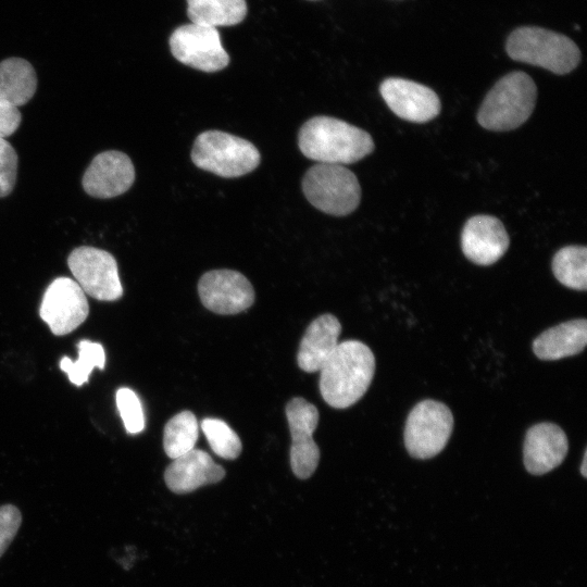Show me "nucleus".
<instances>
[{
  "mask_svg": "<svg viewBox=\"0 0 587 587\" xmlns=\"http://www.w3.org/2000/svg\"><path fill=\"white\" fill-rule=\"evenodd\" d=\"M187 14L191 23L211 27L233 26L247 14L246 0H187Z\"/></svg>",
  "mask_w": 587,
  "mask_h": 587,
  "instance_id": "obj_21",
  "label": "nucleus"
},
{
  "mask_svg": "<svg viewBox=\"0 0 587 587\" xmlns=\"http://www.w3.org/2000/svg\"><path fill=\"white\" fill-rule=\"evenodd\" d=\"M225 476V470L200 449H191L174 459L166 467L164 480L175 494H187L201 486L215 484Z\"/></svg>",
  "mask_w": 587,
  "mask_h": 587,
  "instance_id": "obj_17",
  "label": "nucleus"
},
{
  "mask_svg": "<svg viewBox=\"0 0 587 587\" xmlns=\"http://www.w3.org/2000/svg\"><path fill=\"white\" fill-rule=\"evenodd\" d=\"M567 449V437L561 427L547 422L536 424L524 440L525 469L534 475L546 474L563 462Z\"/></svg>",
  "mask_w": 587,
  "mask_h": 587,
  "instance_id": "obj_16",
  "label": "nucleus"
},
{
  "mask_svg": "<svg viewBox=\"0 0 587 587\" xmlns=\"http://www.w3.org/2000/svg\"><path fill=\"white\" fill-rule=\"evenodd\" d=\"M202 304L216 314H237L254 302L251 283L234 270H212L204 273L198 283Z\"/></svg>",
  "mask_w": 587,
  "mask_h": 587,
  "instance_id": "obj_12",
  "label": "nucleus"
},
{
  "mask_svg": "<svg viewBox=\"0 0 587 587\" xmlns=\"http://www.w3.org/2000/svg\"><path fill=\"white\" fill-rule=\"evenodd\" d=\"M196 166L222 177H238L260 163L259 150L250 141L221 130L198 135L191 150Z\"/></svg>",
  "mask_w": 587,
  "mask_h": 587,
  "instance_id": "obj_5",
  "label": "nucleus"
},
{
  "mask_svg": "<svg viewBox=\"0 0 587 587\" xmlns=\"http://www.w3.org/2000/svg\"><path fill=\"white\" fill-rule=\"evenodd\" d=\"M285 411L291 435V470L298 478L305 479L314 473L320 461V449L312 437L319 424V411L300 397L288 401Z\"/></svg>",
  "mask_w": 587,
  "mask_h": 587,
  "instance_id": "obj_11",
  "label": "nucleus"
},
{
  "mask_svg": "<svg viewBox=\"0 0 587 587\" xmlns=\"http://www.w3.org/2000/svg\"><path fill=\"white\" fill-rule=\"evenodd\" d=\"M320 391L327 404L346 409L366 392L375 372L372 350L359 340H346L320 370Z\"/></svg>",
  "mask_w": 587,
  "mask_h": 587,
  "instance_id": "obj_1",
  "label": "nucleus"
},
{
  "mask_svg": "<svg viewBox=\"0 0 587 587\" xmlns=\"http://www.w3.org/2000/svg\"><path fill=\"white\" fill-rule=\"evenodd\" d=\"M299 149L307 158L326 164H351L372 153L371 135L330 116L308 120L298 135Z\"/></svg>",
  "mask_w": 587,
  "mask_h": 587,
  "instance_id": "obj_2",
  "label": "nucleus"
},
{
  "mask_svg": "<svg viewBox=\"0 0 587 587\" xmlns=\"http://www.w3.org/2000/svg\"><path fill=\"white\" fill-rule=\"evenodd\" d=\"M552 271L555 278L564 286L586 290L587 288V249L584 246H566L553 257Z\"/></svg>",
  "mask_w": 587,
  "mask_h": 587,
  "instance_id": "obj_22",
  "label": "nucleus"
},
{
  "mask_svg": "<svg viewBox=\"0 0 587 587\" xmlns=\"http://www.w3.org/2000/svg\"><path fill=\"white\" fill-rule=\"evenodd\" d=\"M380 95L389 109L400 118L426 123L440 112V100L429 87L399 77L385 79Z\"/></svg>",
  "mask_w": 587,
  "mask_h": 587,
  "instance_id": "obj_13",
  "label": "nucleus"
},
{
  "mask_svg": "<svg viewBox=\"0 0 587 587\" xmlns=\"http://www.w3.org/2000/svg\"><path fill=\"white\" fill-rule=\"evenodd\" d=\"M587 342V321L572 320L541 333L533 344V350L541 360H559L575 355Z\"/></svg>",
  "mask_w": 587,
  "mask_h": 587,
  "instance_id": "obj_19",
  "label": "nucleus"
},
{
  "mask_svg": "<svg viewBox=\"0 0 587 587\" xmlns=\"http://www.w3.org/2000/svg\"><path fill=\"white\" fill-rule=\"evenodd\" d=\"M89 305L79 285L68 277L55 278L46 289L39 314L58 336L76 329L88 316Z\"/></svg>",
  "mask_w": 587,
  "mask_h": 587,
  "instance_id": "obj_10",
  "label": "nucleus"
},
{
  "mask_svg": "<svg viewBox=\"0 0 587 587\" xmlns=\"http://www.w3.org/2000/svg\"><path fill=\"white\" fill-rule=\"evenodd\" d=\"M116 407L129 434H138L145 428V414L140 399L136 392L127 387L116 391Z\"/></svg>",
  "mask_w": 587,
  "mask_h": 587,
  "instance_id": "obj_26",
  "label": "nucleus"
},
{
  "mask_svg": "<svg viewBox=\"0 0 587 587\" xmlns=\"http://www.w3.org/2000/svg\"><path fill=\"white\" fill-rule=\"evenodd\" d=\"M197 439L198 422L191 411L177 413L164 427V451L173 460L193 449Z\"/></svg>",
  "mask_w": 587,
  "mask_h": 587,
  "instance_id": "obj_23",
  "label": "nucleus"
},
{
  "mask_svg": "<svg viewBox=\"0 0 587 587\" xmlns=\"http://www.w3.org/2000/svg\"><path fill=\"white\" fill-rule=\"evenodd\" d=\"M22 122L18 108L0 100V137L13 135Z\"/></svg>",
  "mask_w": 587,
  "mask_h": 587,
  "instance_id": "obj_29",
  "label": "nucleus"
},
{
  "mask_svg": "<svg viewBox=\"0 0 587 587\" xmlns=\"http://www.w3.org/2000/svg\"><path fill=\"white\" fill-rule=\"evenodd\" d=\"M536 98L537 87L533 78L524 72H511L488 91L477 113V121L489 130L515 129L533 113Z\"/></svg>",
  "mask_w": 587,
  "mask_h": 587,
  "instance_id": "obj_3",
  "label": "nucleus"
},
{
  "mask_svg": "<svg viewBox=\"0 0 587 587\" xmlns=\"http://www.w3.org/2000/svg\"><path fill=\"white\" fill-rule=\"evenodd\" d=\"M78 358L76 361L67 357L61 359L60 367L65 372L71 383L82 386L88 382L89 374L95 367L103 369L105 353L99 342L82 340L77 345Z\"/></svg>",
  "mask_w": 587,
  "mask_h": 587,
  "instance_id": "obj_24",
  "label": "nucleus"
},
{
  "mask_svg": "<svg viewBox=\"0 0 587 587\" xmlns=\"http://www.w3.org/2000/svg\"><path fill=\"white\" fill-rule=\"evenodd\" d=\"M340 333V322L333 314L314 319L300 341L297 355L299 367L308 373L320 371L337 348Z\"/></svg>",
  "mask_w": 587,
  "mask_h": 587,
  "instance_id": "obj_18",
  "label": "nucleus"
},
{
  "mask_svg": "<svg viewBox=\"0 0 587 587\" xmlns=\"http://www.w3.org/2000/svg\"><path fill=\"white\" fill-rule=\"evenodd\" d=\"M135 180L130 158L116 150L97 154L86 168L82 185L91 197L109 199L126 192Z\"/></svg>",
  "mask_w": 587,
  "mask_h": 587,
  "instance_id": "obj_14",
  "label": "nucleus"
},
{
  "mask_svg": "<svg viewBox=\"0 0 587 587\" xmlns=\"http://www.w3.org/2000/svg\"><path fill=\"white\" fill-rule=\"evenodd\" d=\"M168 43L176 60L202 72H217L229 63L215 27L195 23L179 26L172 33Z\"/></svg>",
  "mask_w": 587,
  "mask_h": 587,
  "instance_id": "obj_9",
  "label": "nucleus"
},
{
  "mask_svg": "<svg viewBox=\"0 0 587 587\" xmlns=\"http://www.w3.org/2000/svg\"><path fill=\"white\" fill-rule=\"evenodd\" d=\"M505 50L515 61L544 67L558 75L572 72L580 61V51L571 38L537 26L514 29L508 37Z\"/></svg>",
  "mask_w": 587,
  "mask_h": 587,
  "instance_id": "obj_4",
  "label": "nucleus"
},
{
  "mask_svg": "<svg viewBox=\"0 0 587 587\" xmlns=\"http://www.w3.org/2000/svg\"><path fill=\"white\" fill-rule=\"evenodd\" d=\"M453 428L450 409L436 400H423L409 413L404 427V445L416 459H429L447 445Z\"/></svg>",
  "mask_w": 587,
  "mask_h": 587,
  "instance_id": "obj_7",
  "label": "nucleus"
},
{
  "mask_svg": "<svg viewBox=\"0 0 587 587\" xmlns=\"http://www.w3.org/2000/svg\"><path fill=\"white\" fill-rule=\"evenodd\" d=\"M580 473L584 477L587 476V451L585 450L584 452V457H583V462H582V466H580Z\"/></svg>",
  "mask_w": 587,
  "mask_h": 587,
  "instance_id": "obj_30",
  "label": "nucleus"
},
{
  "mask_svg": "<svg viewBox=\"0 0 587 587\" xmlns=\"http://www.w3.org/2000/svg\"><path fill=\"white\" fill-rule=\"evenodd\" d=\"M22 523L20 510L13 504L0 507V557L14 539Z\"/></svg>",
  "mask_w": 587,
  "mask_h": 587,
  "instance_id": "obj_28",
  "label": "nucleus"
},
{
  "mask_svg": "<svg viewBox=\"0 0 587 587\" xmlns=\"http://www.w3.org/2000/svg\"><path fill=\"white\" fill-rule=\"evenodd\" d=\"M301 186L308 201L329 215H348L358 208L361 200L357 176L339 164L313 165L305 172Z\"/></svg>",
  "mask_w": 587,
  "mask_h": 587,
  "instance_id": "obj_6",
  "label": "nucleus"
},
{
  "mask_svg": "<svg viewBox=\"0 0 587 587\" xmlns=\"http://www.w3.org/2000/svg\"><path fill=\"white\" fill-rule=\"evenodd\" d=\"M36 89L37 75L28 61L8 58L0 62V100L18 108L33 98Z\"/></svg>",
  "mask_w": 587,
  "mask_h": 587,
  "instance_id": "obj_20",
  "label": "nucleus"
},
{
  "mask_svg": "<svg viewBox=\"0 0 587 587\" xmlns=\"http://www.w3.org/2000/svg\"><path fill=\"white\" fill-rule=\"evenodd\" d=\"M509 235L501 221L491 215L467 220L461 234L464 255L475 264L491 265L508 250Z\"/></svg>",
  "mask_w": 587,
  "mask_h": 587,
  "instance_id": "obj_15",
  "label": "nucleus"
},
{
  "mask_svg": "<svg viewBox=\"0 0 587 587\" xmlns=\"http://www.w3.org/2000/svg\"><path fill=\"white\" fill-rule=\"evenodd\" d=\"M17 175V154L14 148L0 137V198L10 195Z\"/></svg>",
  "mask_w": 587,
  "mask_h": 587,
  "instance_id": "obj_27",
  "label": "nucleus"
},
{
  "mask_svg": "<svg viewBox=\"0 0 587 587\" xmlns=\"http://www.w3.org/2000/svg\"><path fill=\"white\" fill-rule=\"evenodd\" d=\"M201 428L213 452L226 460H234L241 453L242 445L239 436L220 419L207 417Z\"/></svg>",
  "mask_w": 587,
  "mask_h": 587,
  "instance_id": "obj_25",
  "label": "nucleus"
},
{
  "mask_svg": "<svg viewBox=\"0 0 587 587\" xmlns=\"http://www.w3.org/2000/svg\"><path fill=\"white\" fill-rule=\"evenodd\" d=\"M67 265L85 294L102 301L122 297L117 263L110 252L89 246L78 247L68 254Z\"/></svg>",
  "mask_w": 587,
  "mask_h": 587,
  "instance_id": "obj_8",
  "label": "nucleus"
}]
</instances>
